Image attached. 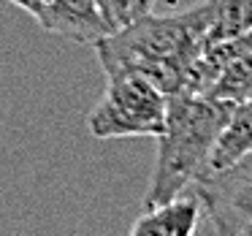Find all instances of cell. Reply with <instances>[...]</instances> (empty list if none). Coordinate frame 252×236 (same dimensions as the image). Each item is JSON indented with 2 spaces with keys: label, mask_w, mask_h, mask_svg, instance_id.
<instances>
[{
  "label": "cell",
  "mask_w": 252,
  "mask_h": 236,
  "mask_svg": "<svg viewBox=\"0 0 252 236\" xmlns=\"http://www.w3.org/2000/svg\"><path fill=\"white\" fill-rule=\"evenodd\" d=\"M250 152H252V98H247L230 106L228 120H225L217 141H214L212 158H209V171L228 169V166L239 163Z\"/></svg>",
  "instance_id": "7"
},
{
  "label": "cell",
  "mask_w": 252,
  "mask_h": 236,
  "mask_svg": "<svg viewBox=\"0 0 252 236\" xmlns=\"http://www.w3.org/2000/svg\"><path fill=\"white\" fill-rule=\"evenodd\" d=\"M201 203L195 196H179L163 206L147 209L133 220L127 236H195L201 225Z\"/></svg>",
  "instance_id": "6"
},
{
  "label": "cell",
  "mask_w": 252,
  "mask_h": 236,
  "mask_svg": "<svg viewBox=\"0 0 252 236\" xmlns=\"http://www.w3.org/2000/svg\"><path fill=\"white\" fill-rule=\"evenodd\" d=\"M209 6V46L228 41L252 28V0H206ZM206 46V49H209Z\"/></svg>",
  "instance_id": "8"
},
{
  "label": "cell",
  "mask_w": 252,
  "mask_h": 236,
  "mask_svg": "<svg viewBox=\"0 0 252 236\" xmlns=\"http://www.w3.org/2000/svg\"><path fill=\"white\" fill-rule=\"evenodd\" d=\"M106 76V93L87 114V131L100 141L158 138L165 131L168 95L141 73L114 71Z\"/></svg>",
  "instance_id": "3"
},
{
  "label": "cell",
  "mask_w": 252,
  "mask_h": 236,
  "mask_svg": "<svg viewBox=\"0 0 252 236\" xmlns=\"http://www.w3.org/2000/svg\"><path fill=\"white\" fill-rule=\"evenodd\" d=\"M228 101L198 93L168 95L165 131L158 136V158L144 196V209H155L185 196L192 182L209 171L214 141L230 111Z\"/></svg>",
  "instance_id": "2"
},
{
  "label": "cell",
  "mask_w": 252,
  "mask_h": 236,
  "mask_svg": "<svg viewBox=\"0 0 252 236\" xmlns=\"http://www.w3.org/2000/svg\"><path fill=\"white\" fill-rule=\"evenodd\" d=\"M155 3L158 0H95V6H98L103 22L109 25V30L125 28V25L152 14Z\"/></svg>",
  "instance_id": "9"
},
{
  "label": "cell",
  "mask_w": 252,
  "mask_h": 236,
  "mask_svg": "<svg viewBox=\"0 0 252 236\" xmlns=\"http://www.w3.org/2000/svg\"><path fill=\"white\" fill-rule=\"evenodd\" d=\"M28 11L46 33L63 35L73 44H90L111 33L95 0H8Z\"/></svg>",
  "instance_id": "5"
},
{
  "label": "cell",
  "mask_w": 252,
  "mask_h": 236,
  "mask_svg": "<svg viewBox=\"0 0 252 236\" xmlns=\"http://www.w3.org/2000/svg\"><path fill=\"white\" fill-rule=\"evenodd\" d=\"M209 6L206 0L185 11L147 14L136 22L117 28L95 41V55L106 73L133 71L152 79L165 95L187 93L209 41Z\"/></svg>",
  "instance_id": "1"
},
{
  "label": "cell",
  "mask_w": 252,
  "mask_h": 236,
  "mask_svg": "<svg viewBox=\"0 0 252 236\" xmlns=\"http://www.w3.org/2000/svg\"><path fill=\"white\" fill-rule=\"evenodd\" d=\"M201 214L217 236H252V152L192 182Z\"/></svg>",
  "instance_id": "4"
}]
</instances>
